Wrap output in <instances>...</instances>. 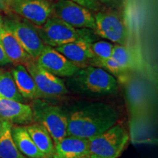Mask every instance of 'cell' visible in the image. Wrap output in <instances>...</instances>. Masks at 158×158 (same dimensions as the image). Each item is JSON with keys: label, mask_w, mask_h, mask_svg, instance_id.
Returning a JSON list of instances; mask_svg holds the SVG:
<instances>
[{"label": "cell", "mask_w": 158, "mask_h": 158, "mask_svg": "<svg viewBox=\"0 0 158 158\" xmlns=\"http://www.w3.org/2000/svg\"><path fill=\"white\" fill-rule=\"evenodd\" d=\"M5 30V27H4V21L2 17L0 15V35L2 34V32Z\"/></svg>", "instance_id": "cell-28"}, {"label": "cell", "mask_w": 158, "mask_h": 158, "mask_svg": "<svg viewBox=\"0 0 158 158\" xmlns=\"http://www.w3.org/2000/svg\"><path fill=\"white\" fill-rule=\"evenodd\" d=\"M10 73L18 91L23 98L31 100L37 99L45 100L24 65L17 64L12 69Z\"/></svg>", "instance_id": "cell-15"}, {"label": "cell", "mask_w": 158, "mask_h": 158, "mask_svg": "<svg viewBox=\"0 0 158 158\" xmlns=\"http://www.w3.org/2000/svg\"><path fill=\"white\" fill-rule=\"evenodd\" d=\"M35 61L39 66L59 78H70L79 69L54 48L48 45H45Z\"/></svg>", "instance_id": "cell-11"}, {"label": "cell", "mask_w": 158, "mask_h": 158, "mask_svg": "<svg viewBox=\"0 0 158 158\" xmlns=\"http://www.w3.org/2000/svg\"><path fill=\"white\" fill-rule=\"evenodd\" d=\"M93 66L101 68L122 81H126L128 72L124 70L112 57L105 59H95Z\"/></svg>", "instance_id": "cell-22"}, {"label": "cell", "mask_w": 158, "mask_h": 158, "mask_svg": "<svg viewBox=\"0 0 158 158\" xmlns=\"http://www.w3.org/2000/svg\"><path fill=\"white\" fill-rule=\"evenodd\" d=\"M10 10V8L7 5V3L5 2V0H0V12H9Z\"/></svg>", "instance_id": "cell-27"}, {"label": "cell", "mask_w": 158, "mask_h": 158, "mask_svg": "<svg viewBox=\"0 0 158 158\" xmlns=\"http://www.w3.org/2000/svg\"><path fill=\"white\" fill-rule=\"evenodd\" d=\"M4 27L16 37L24 50L33 59H37L45 47L37 28L27 21L14 18L3 19Z\"/></svg>", "instance_id": "cell-7"}, {"label": "cell", "mask_w": 158, "mask_h": 158, "mask_svg": "<svg viewBox=\"0 0 158 158\" xmlns=\"http://www.w3.org/2000/svg\"><path fill=\"white\" fill-rule=\"evenodd\" d=\"M114 44L108 41H94L90 44V48L96 59H105L111 57Z\"/></svg>", "instance_id": "cell-23"}, {"label": "cell", "mask_w": 158, "mask_h": 158, "mask_svg": "<svg viewBox=\"0 0 158 158\" xmlns=\"http://www.w3.org/2000/svg\"><path fill=\"white\" fill-rule=\"evenodd\" d=\"M12 64L10 60L7 58L6 54H5L2 47L0 45V67L5 66V65Z\"/></svg>", "instance_id": "cell-26"}, {"label": "cell", "mask_w": 158, "mask_h": 158, "mask_svg": "<svg viewBox=\"0 0 158 158\" xmlns=\"http://www.w3.org/2000/svg\"><path fill=\"white\" fill-rule=\"evenodd\" d=\"M68 135L89 140L109 129L119 120V113L103 102H78L64 109Z\"/></svg>", "instance_id": "cell-1"}, {"label": "cell", "mask_w": 158, "mask_h": 158, "mask_svg": "<svg viewBox=\"0 0 158 158\" xmlns=\"http://www.w3.org/2000/svg\"><path fill=\"white\" fill-rule=\"evenodd\" d=\"M75 3L83 6L91 11L97 12L102 9V6L96 0H70Z\"/></svg>", "instance_id": "cell-24"}, {"label": "cell", "mask_w": 158, "mask_h": 158, "mask_svg": "<svg viewBox=\"0 0 158 158\" xmlns=\"http://www.w3.org/2000/svg\"><path fill=\"white\" fill-rule=\"evenodd\" d=\"M25 128L40 151L46 157L53 158L55 146L47 130L36 122L25 126Z\"/></svg>", "instance_id": "cell-18"}, {"label": "cell", "mask_w": 158, "mask_h": 158, "mask_svg": "<svg viewBox=\"0 0 158 158\" xmlns=\"http://www.w3.org/2000/svg\"><path fill=\"white\" fill-rule=\"evenodd\" d=\"M51 6L52 15L69 25L78 29L95 30L93 13L86 7L70 0H57Z\"/></svg>", "instance_id": "cell-8"}, {"label": "cell", "mask_w": 158, "mask_h": 158, "mask_svg": "<svg viewBox=\"0 0 158 158\" xmlns=\"http://www.w3.org/2000/svg\"><path fill=\"white\" fill-rule=\"evenodd\" d=\"M53 158H85L89 149V140L66 135L55 144Z\"/></svg>", "instance_id": "cell-14"}, {"label": "cell", "mask_w": 158, "mask_h": 158, "mask_svg": "<svg viewBox=\"0 0 158 158\" xmlns=\"http://www.w3.org/2000/svg\"><path fill=\"white\" fill-rule=\"evenodd\" d=\"M36 28L45 45L53 48L78 40L93 43L98 37L94 30L75 28L54 15L42 27Z\"/></svg>", "instance_id": "cell-3"}, {"label": "cell", "mask_w": 158, "mask_h": 158, "mask_svg": "<svg viewBox=\"0 0 158 158\" xmlns=\"http://www.w3.org/2000/svg\"><path fill=\"white\" fill-rule=\"evenodd\" d=\"M5 2L7 3L10 7V6L13 2H14L16 1V0H5Z\"/></svg>", "instance_id": "cell-29"}, {"label": "cell", "mask_w": 158, "mask_h": 158, "mask_svg": "<svg viewBox=\"0 0 158 158\" xmlns=\"http://www.w3.org/2000/svg\"><path fill=\"white\" fill-rule=\"evenodd\" d=\"M11 135L13 141L19 152L28 158H48L36 147L25 126L14 125L11 127Z\"/></svg>", "instance_id": "cell-17"}, {"label": "cell", "mask_w": 158, "mask_h": 158, "mask_svg": "<svg viewBox=\"0 0 158 158\" xmlns=\"http://www.w3.org/2000/svg\"><path fill=\"white\" fill-rule=\"evenodd\" d=\"M10 122L0 118V158H28L19 152L11 135Z\"/></svg>", "instance_id": "cell-19"}, {"label": "cell", "mask_w": 158, "mask_h": 158, "mask_svg": "<svg viewBox=\"0 0 158 158\" xmlns=\"http://www.w3.org/2000/svg\"><path fill=\"white\" fill-rule=\"evenodd\" d=\"M24 66L34 79L37 88L45 99L59 98L69 93V89L62 78L41 68L35 59Z\"/></svg>", "instance_id": "cell-9"}, {"label": "cell", "mask_w": 158, "mask_h": 158, "mask_svg": "<svg viewBox=\"0 0 158 158\" xmlns=\"http://www.w3.org/2000/svg\"><path fill=\"white\" fill-rule=\"evenodd\" d=\"M10 8L35 27H42L52 15V6L48 0H16Z\"/></svg>", "instance_id": "cell-10"}, {"label": "cell", "mask_w": 158, "mask_h": 158, "mask_svg": "<svg viewBox=\"0 0 158 158\" xmlns=\"http://www.w3.org/2000/svg\"><path fill=\"white\" fill-rule=\"evenodd\" d=\"M91 43L86 40H78L54 48L79 68H82L94 65L96 57L90 48Z\"/></svg>", "instance_id": "cell-13"}, {"label": "cell", "mask_w": 158, "mask_h": 158, "mask_svg": "<svg viewBox=\"0 0 158 158\" xmlns=\"http://www.w3.org/2000/svg\"><path fill=\"white\" fill-rule=\"evenodd\" d=\"M0 98L24 103L25 99L17 89L14 79L10 72L0 70Z\"/></svg>", "instance_id": "cell-21"}, {"label": "cell", "mask_w": 158, "mask_h": 158, "mask_svg": "<svg viewBox=\"0 0 158 158\" xmlns=\"http://www.w3.org/2000/svg\"><path fill=\"white\" fill-rule=\"evenodd\" d=\"M111 57L127 72L140 70L141 59L133 49L126 45L114 44Z\"/></svg>", "instance_id": "cell-20"}, {"label": "cell", "mask_w": 158, "mask_h": 158, "mask_svg": "<svg viewBox=\"0 0 158 158\" xmlns=\"http://www.w3.org/2000/svg\"><path fill=\"white\" fill-rule=\"evenodd\" d=\"M0 45L12 63L23 64L33 60L10 31L5 29L0 35Z\"/></svg>", "instance_id": "cell-16"}, {"label": "cell", "mask_w": 158, "mask_h": 158, "mask_svg": "<svg viewBox=\"0 0 158 158\" xmlns=\"http://www.w3.org/2000/svg\"><path fill=\"white\" fill-rule=\"evenodd\" d=\"M30 106L34 122L47 130L54 145L68 135V121L64 108L43 99L32 100Z\"/></svg>", "instance_id": "cell-4"}, {"label": "cell", "mask_w": 158, "mask_h": 158, "mask_svg": "<svg viewBox=\"0 0 158 158\" xmlns=\"http://www.w3.org/2000/svg\"><path fill=\"white\" fill-rule=\"evenodd\" d=\"M129 135L120 123L89 140V149L85 158H116L126 147Z\"/></svg>", "instance_id": "cell-5"}, {"label": "cell", "mask_w": 158, "mask_h": 158, "mask_svg": "<svg viewBox=\"0 0 158 158\" xmlns=\"http://www.w3.org/2000/svg\"><path fill=\"white\" fill-rule=\"evenodd\" d=\"M98 36L118 45H126L129 31L125 21L116 10L101 9L94 15Z\"/></svg>", "instance_id": "cell-6"}, {"label": "cell", "mask_w": 158, "mask_h": 158, "mask_svg": "<svg viewBox=\"0 0 158 158\" xmlns=\"http://www.w3.org/2000/svg\"><path fill=\"white\" fill-rule=\"evenodd\" d=\"M0 117L15 125L27 126L35 122L30 106L3 98H0Z\"/></svg>", "instance_id": "cell-12"}, {"label": "cell", "mask_w": 158, "mask_h": 158, "mask_svg": "<svg viewBox=\"0 0 158 158\" xmlns=\"http://www.w3.org/2000/svg\"><path fill=\"white\" fill-rule=\"evenodd\" d=\"M68 89L77 94L86 97L114 95L118 89L115 77L101 68L96 66L79 68L66 81Z\"/></svg>", "instance_id": "cell-2"}, {"label": "cell", "mask_w": 158, "mask_h": 158, "mask_svg": "<svg viewBox=\"0 0 158 158\" xmlns=\"http://www.w3.org/2000/svg\"><path fill=\"white\" fill-rule=\"evenodd\" d=\"M102 6L104 5L108 8L112 10H118L122 7L124 0H96Z\"/></svg>", "instance_id": "cell-25"}]
</instances>
